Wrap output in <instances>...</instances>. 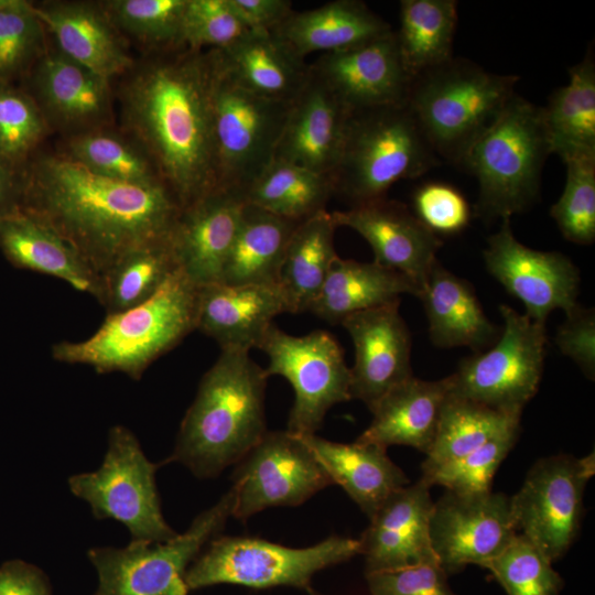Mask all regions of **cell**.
Instances as JSON below:
<instances>
[{
    "mask_svg": "<svg viewBox=\"0 0 595 595\" xmlns=\"http://www.w3.org/2000/svg\"><path fill=\"white\" fill-rule=\"evenodd\" d=\"M228 1L250 32L271 33L293 12L289 0Z\"/></svg>",
    "mask_w": 595,
    "mask_h": 595,
    "instance_id": "52",
    "label": "cell"
},
{
    "mask_svg": "<svg viewBox=\"0 0 595 595\" xmlns=\"http://www.w3.org/2000/svg\"><path fill=\"white\" fill-rule=\"evenodd\" d=\"M248 32L228 0H186L182 20L184 47L224 50Z\"/></svg>",
    "mask_w": 595,
    "mask_h": 595,
    "instance_id": "48",
    "label": "cell"
},
{
    "mask_svg": "<svg viewBox=\"0 0 595 595\" xmlns=\"http://www.w3.org/2000/svg\"><path fill=\"white\" fill-rule=\"evenodd\" d=\"M394 31L403 64L412 77L453 57L457 25L455 0H401Z\"/></svg>",
    "mask_w": 595,
    "mask_h": 595,
    "instance_id": "37",
    "label": "cell"
},
{
    "mask_svg": "<svg viewBox=\"0 0 595 595\" xmlns=\"http://www.w3.org/2000/svg\"><path fill=\"white\" fill-rule=\"evenodd\" d=\"M246 201L217 188L181 209L170 236L178 270L197 288L220 281Z\"/></svg>",
    "mask_w": 595,
    "mask_h": 595,
    "instance_id": "22",
    "label": "cell"
},
{
    "mask_svg": "<svg viewBox=\"0 0 595 595\" xmlns=\"http://www.w3.org/2000/svg\"><path fill=\"white\" fill-rule=\"evenodd\" d=\"M359 554V541L331 536L306 548H290L263 539L217 536L190 565L188 591L218 584L264 589L291 586L307 589L320 571Z\"/></svg>",
    "mask_w": 595,
    "mask_h": 595,
    "instance_id": "8",
    "label": "cell"
},
{
    "mask_svg": "<svg viewBox=\"0 0 595 595\" xmlns=\"http://www.w3.org/2000/svg\"><path fill=\"white\" fill-rule=\"evenodd\" d=\"M333 194L331 176L275 159L244 191L246 203L294 221L325 210Z\"/></svg>",
    "mask_w": 595,
    "mask_h": 595,
    "instance_id": "38",
    "label": "cell"
},
{
    "mask_svg": "<svg viewBox=\"0 0 595 595\" xmlns=\"http://www.w3.org/2000/svg\"><path fill=\"white\" fill-rule=\"evenodd\" d=\"M216 51L226 71L241 86L277 101L291 104L312 74L305 58L272 33L249 31L232 45Z\"/></svg>",
    "mask_w": 595,
    "mask_h": 595,
    "instance_id": "31",
    "label": "cell"
},
{
    "mask_svg": "<svg viewBox=\"0 0 595 595\" xmlns=\"http://www.w3.org/2000/svg\"><path fill=\"white\" fill-rule=\"evenodd\" d=\"M331 214L337 227L366 239L375 262L403 274L421 293L442 240L407 205L385 197Z\"/></svg>",
    "mask_w": 595,
    "mask_h": 595,
    "instance_id": "20",
    "label": "cell"
},
{
    "mask_svg": "<svg viewBox=\"0 0 595 595\" xmlns=\"http://www.w3.org/2000/svg\"><path fill=\"white\" fill-rule=\"evenodd\" d=\"M231 516L247 520L269 507H295L332 485L303 440L289 431H267L232 473Z\"/></svg>",
    "mask_w": 595,
    "mask_h": 595,
    "instance_id": "15",
    "label": "cell"
},
{
    "mask_svg": "<svg viewBox=\"0 0 595 595\" xmlns=\"http://www.w3.org/2000/svg\"><path fill=\"white\" fill-rule=\"evenodd\" d=\"M421 478L391 494L369 519L359 541L365 574L437 563L429 523L434 501Z\"/></svg>",
    "mask_w": 595,
    "mask_h": 595,
    "instance_id": "23",
    "label": "cell"
},
{
    "mask_svg": "<svg viewBox=\"0 0 595 595\" xmlns=\"http://www.w3.org/2000/svg\"><path fill=\"white\" fill-rule=\"evenodd\" d=\"M197 291L176 270L150 299L107 314L85 339L55 343L51 355L60 363L89 366L98 374L122 372L138 380L196 329Z\"/></svg>",
    "mask_w": 595,
    "mask_h": 595,
    "instance_id": "4",
    "label": "cell"
},
{
    "mask_svg": "<svg viewBox=\"0 0 595 595\" xmlns=\"http://www.w3.org/2000/svg\"><path fill=\"white\" fill-rule=\"evenodd\" d=\"M419 298L428 316L430 338L437 347L467 346L480 351L499 337L498 328L487 318L473 286L446 270L439 260Z\"/></svg>",
    "mask_w": 595,
    "mask_h": 595,
    "instance_id": "32",
    "label": "cell"
},
{
    "mask_svg": "<svg viewBox=\"0 0 595 595\" xmlns=\"http://www.w3.org/2000/svg\"><path fill=\"white\" fill-rule=\"evenodd\" d=\"M33 99L48 128L66 137L112 122L111 80L72 61L57 50H46L34 64Z\"/></svg>",
    "mask_w": 595,
    "mask_h": 595,
    "instance_id": "21",
    "label": "cell"
},
{
    "mask_svg": "<svg viewBox=\"0 0 595 595\" xmlns=\"http://www.w3.org/2000/svg\"><path fill=\"white\" fill-rule=\"evenodd\" d=\"M405 293L420 295L419 289L403 274L375 261L337 257L307 312L337 324L350 314L398 301Z\"/></svg>",
    "mask_w": 595,
    "mask_h": 595,
    "instance_id": "33",
    "label": "cell"
},
{
    "mask_svg": "<svg viewBox=\"0 0 595 595\" xmlns=\"http://www.w3.org/2000/svg\"><path fill=\"white\" fill-rule=\"evenodd\" d=\"M430 541L447 575L469 564L484 566L517 534L510 498L501 493L457 494L446 490L433 504Z\"/></svg>",
    "mask_w": 595,
    "mask_h": 595,
    "instance_id": "16",
    "label": "cell"
},
{
    "mask_svg": "<svg viewBox=\"0 0 595 595\" xmlns=\"http://www.w3.org/2000/svg\"><path fill=\"white\" fill-rule=\"evenodd\" d=\"M288 312L278 285L212 283L199 286L196 329L224 349L258 347L273 318Z\"/></svg>",
    "mask_w": 595,
    "mask_h": 595,
    "instance_id": "26",
    "label": "cell"
},
{
    "mask_svg": "<svg viewBox=\"0 0 595 595\" xmlns=\"http://www.w3.org/2000/svg\"><path fill=\"white\" fill-rule=\"evenodd\" d=\"M21 209L66 240L98 277L126 252L169 238L181 212L163 183L106 177L61 152L24 164Z\"/></svg>",
    "mask_w": 595,
    "mask_h": 595,
    "instance_id": "1",
    "label": "cell"
},
{
    "mask_svg": "<svg viewBox=\"0 0 595 595\" xmlns=\"http://www.w3.org/2000/svg\"><path fill=\"white\" fill-rule=\"evenodd\" d=\"M229 489L210 508L197 515L182 534L169 541H131L125 548H91L87 556L96 569L93 595H188L185 574L202 549L219 536L231 516Z\"/></svg>",
    "mask_w": 595,
    "mask_h": 595,
    "instance_id": "10",
    "label": "cell"
},
{
    "mask_svg": "<svg viewBox=\"0 0 595 595\" xmlns=\"http://www.w3.org/2000/svg\"><path fill=\"white\" fill-rule=\"evenodd\" d=\"M554 343L560 351L570 357L584 372L595 376V313L593 309L577 305L566 314L559 327Z\"/></svg>",
    "mask_w": 595,
    "mask_h": 595,
    "instance_id": "51",
    "label": "cell"
},
{
    "mask_svg": "<svg viewBox=\"0 0 595 595\" xmlns=\"http://www.w3.org/2000/svg\"><path fill=\"white\" fill-rule=\"evenodd\" d=\"M100 4L123 39L137 42L148 54L184 47L186 0H107Z\"/></svg>",
    "mask_w": 595,
    "mask_h": 595,
    "instance_id": "42",
    "label": "cell"
},
{
    "mask_svg": "<svg viewBox=\"0 0 595 595\" xmlns=\"http://www.w3.org/2000/svg\"><path fill=\"white\" fill-rule=\"evenodd\" d=\"M413 214L436 235H455L470 220L472 209L454 186L430 182L419 186L413 196Z\"/></svg>",
    "mask_w": 595,
    "mask_h": 595,
    "instance_id": "49",
    "label": "cell"
},
{
    "mask_svg": "<svg viewBox=\"0 0 595 595\" xmlns=\"http://www.w3.org/2000/svg\"><path fill=\"white\" fill-rule=\"evenodd\" d=\"M549 154L542 107L515 94L461 165L478 182L475 213L504 219L527 209L538 198Z\"/></svg>",
    "mask_w": 595,
    "mask_h": 595,
    "instance_id": "7",
    "label": "cell"
},
{
    "mask_svg": "<svg viewBox=\"0 0 595 595\" xmlns=\"http://www.w3.org/2000/svg\"><path fill=\"white\" fill-rule=\"evenodd\" d=\"M32 96L0 84V155L24 165L48 131Z\"/></svg>",
    "mask_w": 595,
    "mask_h": 595,
    "instance_id": "47",
    "label": "cell"
},
{
    "mask_svg": "<svg viewBox=\"0 0 595 595\" xmlns=\"http://www.w3.org/2000/svg\"><path fill=\"white\" fill-rule=\"evenodd\" d=\"M160 464L150 462L136 435L123 425L109 430L100 467L68 478L72 494L85 500L98 520L113 519L130 532L131 541L165 542L175 532L165 521L155 483Z\"/></svg>",
    "mask_w": 595,
    "mask_h": 595,
    "instance_id": "11",
    "label": "cell"
},
{
    "mask_svg": "<svg viewBox=\"0 0 595 595\" xmlns=\"http://www.w3.org/2000/svg\"><path fill=\"white\" fill-rule=\"evenodd\" d=\"M257 348L268 357L267 376H281L293 388L290 433L315 434L332 407L350 400V368L343 348L328 332L294 336L271 324Z\"/></svg>",
    "mask_w": 595,
    "mask_h": 595,
    "instance_id": "13",
    "label": "cell"
},
{
    "mask_svg": "<svg viewBox=\"0 0 595 595\" xmlns=\"http://www.w3.org/2000/svg\"><path fill=\"white\" fill-rule=\"evenodd\" d=\"M552 563L529 538L517 533L483 567L490 571L507 595H560L564 581Z\"/></svg>",
    "mask_w": 595,
    "mask_h": 595,
    "instance_id": "43",
    "label": "cell"
},
{
    "mask_svg": "<svg viewBox=\"0 0 595 595\" xmlns=\"http://www.w3.org/2000/svg\"><path fill=\"white\" fill-rule=\"evenodd\" d=\"M0 249L14 267L54 277L97 299L98 274L66 240L21 208L0 219Z\"/></svg>",
    "mask_w": 595,
    "mask_h": 595,
    "instance_id": "29",
    "label": "cell"
},
{
    "mask_svg": "<svg viewBox=\"0 0 595 595\" xmlns=\"http://www.w3.org/2000/svg\"><path fill=\"white\" fill-rule=\"evenodd\" d=\"M391 31L390 24L365 2L335 0L316 9L293 11L271 33L305 58L314 52L325 54L347 50Z\"/></svg>",
    "mask_w": 595,
    "mask_h": 595,
    "instance_id": "30",
    "label": "cell"
},
{
    "mask_svg": "<svg viewBox=\"0 0 595 595\" xmlns=\"http://www.w3.org/2000/svg\"><path fill=\"white\" fill-rule=\"evenodd\" d=\"M336 228L325 209L300 221L294 229L278 280L289 313L309 311L317 298L338 257L334 246Z\"/></svg>",
    "mask_w": 595,
    "mask_h": 595,
    "instance_id": "36",
    "label": "cell"
},
{
    "mask_svg": "<svg viewBox=\"0 0 595 595\" xmlns=\"http://www.w3.org/2000/svg\"><path fill=\"white\" fill-rule=\"evenodd\" d=\"M267 379L249 351L220 350L202 377L164 463H181L198 478L216 477L237 464L267 433Z\"/></svg>",
    "mask_w": 595,
    "mask_h": 595,
    "instance_id": "3",
    "label": "cell"
},
{
    "mask_svg": "<svg viewBox=\"0 0 595 595\" xmlns=\"http://www.w3.org/2000/svg\"><path fill=\"white\" fill-rule=\"evenodd\" d=\"M519 79L452 57L412 78L407 106L439 159L461 166L516 94Z\"/></svg>",
    "mask_w": 595,
    "mask_h": 595,
    "instance_id": "5",
    "label": "cell"
},
{
    "mask_svg": "<svg viewBox=\"0 0 595 595\" xmlns=\"http://www.w3.org/2000/svg\"><path fill=\"white\" fill-rule=\"evenodd\" d=\"M0 595H52V589L42 570L13 560L0 566Z\"/></svg>",
    "mask_w": 595,
    "mask_h": 595,
    "instance_id": "53",
    "label": "cell"
},
{
    "mask_svg": "<svg viewBox=\"0 0 595 595\" xmlns=\"http://www.w3.org/2000/svg\"><path fill=\"white\" fill-rule=\"evenodd\" d=\"M566 181L550 214L562 236L577 245L595 240V158L564 162Z\"/></svg>",
    "mask_w": 595,
    "mask_h": 595,
    "instance_id": "45",
    "label": "cell"
},
{
    "mask_svg": "<svg viewBox=\"0 0 595 595\" xmlns=\"http://www.w3.org/2000/svg\"><path fill=\"white\" fill-rule=\"evenodd\" d=\"M24 166L0 155V219L21 208Z\"/></svg>",
    "mask_w": 595,
    "mask_h": 595,
    "instance_id": "54",
    "label": "cell"
},
{
    "mask_svg": "<svg viewBox=\"0 0 595 595\" xmlns=\"http://www.w3.org/2000/svg\"><path fill=\"white\" fill-rule=\"evenodd\" d=\"M520 431L515 424L464 457L422 475L429 486L439 485L457 494L491 490V482L500 463L513 447Z\"/></svg>",
    "mask_w": 595,
    "mask_h": 595,
    "instance_id": "44",
    "label": "cell"
},
{
    "mask_svg": "<svg viewBox=\"0 0 595 595\" xmlns=\"http://www.w3.org/2000/svg\"><path fill=\"white\" fill-rule=\"evenodd\" d=\"M57 51L99 76H125L136 61L127 41L115 28L100 2L47 1L33 4Z\"/></svg>",
    "mask_w": 595,
    "mask_h": 595,
    "instance_id": "25",
    "label": "cell"
},
{
    "mask_svg": "<svg viewBox=\"0 0 595 595\" xmlns=\"http://www.w3.org/2000/svg\"><path fill=\"white\" fill-rule=\"evenodd\" d=\"M45 28L33 4L9 0L0 6V79L23 72L46 51Z\"/></svg>",
    "mask_w": 595,
    "mask_h": 595,
    "instance_id": "46",
    "label": "cell"
},
{
    "mask_svg": "<svg viewBox=\"0 0 595 595\" xmlns=\"http://www.w3.org/2000/svg\"><path fill=\"white\" fill-rule=\"evenodd\" d=\"M311 68L349 111L407 104L413 78L393 30L367 43L322 54Z\"/></svg>",
    "mask_w": 595,
    "mask_h": 595,
    "instance_id": "18",
    "label": "cell"
},
{
    "mask_svg": "<svg viewBox=\"0 0 595 595\" xmlns=\"http://www.w3.org/2000/svg\"><path fill=\"white\" fill-rule=\"evenodd\" d=\"M212 64V127L220 188L246 187L273 160L291 104L259 96L224 67L216 50Z\"/></svg>",
    "mask_w": 595,
    "mask_h": 595,
    "instance_id": "9",
    "label": "cell"
},
{
    "mask_svg": "<svg viewBox=\"0 0 595 595\" xmlns=\"http://www.w3.org/2000/svg\"><path fill=\"white\" fill-rule=\"evenodd\" d=\"M122 77V131L147 152L181 209L219 188L209 50L148 54Z\"/></svg>",
    "mask_w": 595,
    "mask_h": 595,
    "instance_id": "2",
    "label": "cell"
},
{
    "mask_svg": "<svg viewBox=\"0 0 595 595\" xmlns=\"http://www.w3.org/2000/svg\"><path fill=\"white\" fill-rule=\"evenodd\" d=\"M521 414L502 412L450 393L442 407L435 437L422 463V475L455 462L508 428Z\"/></svg>",
    "mask_w": 595,
    "mask_h": 595,
    "instance_id": "39",
    "label": "cell"
},
{
    "mask_svg": "<svg viewBox=\"0 0 595 595\" xmlns=\"http://www.w3.org/2000/svg\"><path fill=\"white\" fill-rule=\"evenodd\" d=\"M58 152L106 177L133 184L163 183L141 145L110 126L66 137Z\"/></svg>",
    "mask_w": 595,
    "mask_h": 595,
    "instance_id": "41",
    "label": "cell"
},
{
    "mask_svg": "<svg viewBox=\"0 0 595 595\" xmlns=\"http://www.w3.org/2000/svg\"><path fill=\"white\" fill-rule=\"evenodd\" d=\"M176 270L170 237L144 244L99 277L97 300L107 314L122 312L150 299Z\"/></svg>",
    "mask_w": 595,
    "mask_h": 595,
    "instance_id": "40",
    "label": "cell"
},
{
    "mask_svg": "<svg viewBox=\"0 0 595 595\" xmlns=\"http://www.w3.org/2000/svg\"><path fill=\"white\" fill-rule=\"evenodd\" d=\"M299 223L246 203L219 283L278 285L286 247Z\"/></svg>",
    "mask_w": 595,
    "mask_h": 595,
    "instance_id": "35",
    "label": "cell"
},
{
    "mask_svg": "<svg viewBox=\"0 0 595 595\" xmlns=\"http://www.w3.org/2000/svg\"><path fill=\"white\" fill-rule=\"evenodd\" d=\"M543 121L554 153L563 162L595 158V58L588 47L584 58L569 68L567 85L555 89L542 107Z\"/></svg>",
    "mask_w": 595,
    "mask_h": 595,
    "instance_id": "34",
    "label": "cell"
},
{
    "mask_svg": "<svg viewBox=\"0 0 595 595\" xmlns=\"http://www.w3.org/2000/svg\"><path fill=\"white\" fill-rule=\"evenodd\" d=\"M439 563L366 574L370 595H456Z\"/></svg>",
    "mask_w": 595,
    "mask_h": 595,
    "instance_id": "50",
    "label": "cell"
},
{
    "mask_svg": "<svg viewBox=\"0 0 595 595\" xmlns=\"http://www.w3.org/2000/svg\"><path fill=\"white\" fill-rule=\"evenodd\" d=\"M488 272L526 307V315L545 324L549 314L561 309L567 314L577 304L580 272L565 255L540 251L519 242L510 218L488 238L484 250Z\"/></svg>",
    "mask_w": 595,
    "mask_h": 595,
    "instance_id": "17",
    "label": "cell"
},
{
    "mask_svg": "<svg viewBox=\"0 0 595 595\" xmlns=\"http://www.w3.org/2000/svg\"><path fill=\"white\" fill-rule=\"evenodd\" d=\"M502 332L486 351L459 363L450 376V393L489 408L521 414L541 381L547 345L545 324L512 307L499 306Z\"/></svg>",
    "mask_w": 595,
    "mask_h": 595,
    "instance_id": "12",
    "label": "cell"
},
{
    "mask_svg": "<svg viewBox=\"0 0 595 595\" xmlns=\"http://www.w3.org/2000/svg\"><path fill=\"white\" fill-rule=\"evenodd\" d=\"M440 164L407 104L351 111L332 174L334 194L351 206L378 201L394 183Z\"/></svg>",
    "mask_w": 595,
    "mask_h": 595,
    "instance_id": "6",
    "label": "cell"
},
{
    "mask_svg": "<svg viewBox=\"0 0 595 595\" xmlns=\"http://www.w3.org/2000/svg\"><path fill=\"white\" fill-rule=\"evenodd\" d=\"M450 387V376L435 381L410 377L374 404L370 409L372 420L357 441L383 448L411 446L426 455Z\"/></svg>",
    "mask_w": 595,
    "mask_h": 595,
    "instance_id": "27",
    "label": "cell"
},
{
    "mask_svg": "<svg viewBox=\"0 0 595 595\" xmlns=\"http://www.w3.org/2000/svg\"><path fill=\"white\" fill-rule=\"evenodd\" d=\"M594 474V452L583 457H543L533 464L510 498L517 531L551 562L567 552L578 533L585 487Z\"/></svg>",
    "mask_w": 595,
    "mask_h": 595,
    "instance_id": "14",
    "label": "cell"
},
{
    "mask_svg": "<svg viewBox=\"0 0 595 595\" xmlns=\"http://www.w3.org/2000/svg\"><path fill=\"white\" fill-rule=\"evenodd\" d=\"M306 592L309 593V595H323L316 592L315 589H313L311 586L306 589Z\"/></svg>",
    "mask_w": 595,
    "mask_h": 595,
    "instance_id": "55",
    "label": "cell"
},
{
    "mask_svg": "<svg viewBox=\"0 0 595 595\" xmlns=\"http://www.w3.org/2000/svg\"><path fill=\"white\" fill-rule=\"evenodd\" d=\"M350 112L312 72L290 106L273 159L332 177Z\"/></svg>",
    "mask_w": 595,
    "mask_h": 595,
    "instance_id": "24",
    "label": "cell"
},
{
    "mask_svg": "<svg viewBox=\"0 0 595 595\" xmlns=\"http://www.w3.org/2000/svg\"><path fill=\"white\" fill-rule=\"evenodd\" d=\"M321 463L332 484L339 485L370 519L394 491L410 484L387 448L355 441L337 443L316 434L300 436Z\"/></svg>",
    "mask_w": 595,
    "mask_h": 595,
    "instance_id": "28",
    "label": "cell"
},
{
    "mask_svg": "<svg viewBox=\"0 0 595 595\" xmlns=\"http://www.w3.org/2000/svg\"><path fill=\"white\" fill-rule=\"evenodd\" d=\"M400 300L346 316L340 324L355 347L350 399L370 410L389 390L413 376L411 336L399 312Z\"/></svg>",
    "mask_w": 595,
    "mask_h": 595,
    "instance_id": "19",
    "label": "cell"
}]
</instances>
